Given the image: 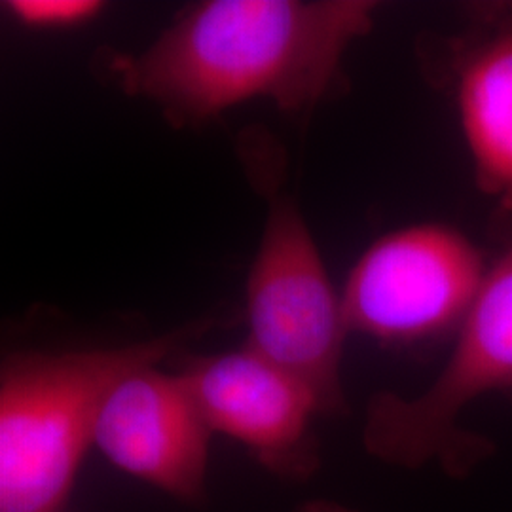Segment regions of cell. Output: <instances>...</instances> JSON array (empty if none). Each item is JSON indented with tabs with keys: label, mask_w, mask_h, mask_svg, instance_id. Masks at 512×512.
<instances>
[{
	"label": "cell",
	"mask_w": 512,
	"mask_h": 512,
	"mask_svg": "<svg viewBox=\"0 0 512 512\" xmlns=\"http://www.w3.org/2000/svg\"><path fill=\"white\" fill-rule=\"evenodd\" d=\"M488 268L473 239L450 224L389 232L349 272L342 293L349 334L401 348L454 336Z\"/></svg>",
	"instance_id": "obj_5"
},
{
	"label": "cell",
	"mask_w": 512,
	"mask_h": 512,
	"mask_svg": "<svg viewBox=\"0 0 512 512\" xmlns=\"http://www.w3.org/2000/svg\"><path fill=\"white\" fill-rule=\"evenodd\" d=\"M211 327L116 348L25 351L0 368V512H65L110 391Z\"/></svg>",
	"instance_id": "obj_2"
},
{
	"label": "cell",
	"mask_w": 512,
	"mask_h": 512,
	"mask_svg": "<svg viewBox=\"0 0 512 512\" xmlns=\"http://www.w3.org/2000/svg\"><path fill=\"white\" fill-rule=\"evenodd\" d=\"M294 512H359L351 509L348 505H342L338 501H330V499H313L302 503Z\"/></svg>",
	"instance_id": "obj_10"
},
{
	"label": "cell",
	"mask_w": 512,
	"mask_h": 512,
	"mask_svg": "<svg viewBox=\"0 0 512 512\" xmlns=\"http://www.w3.org/2000/svg\"><path fill=\"white\" fill-rule=\"evenodd\" d=\"M179 357L177 372L213 433L241 442L281 480L306 482L319 471L313 420L321 410L306 385L247 346Z\"/></svg>",
	"instance_id": "obj_6"
},
{
	"label": "cell",
	"mask_w": 512,
	"mask_h": 512,
	"mask_svg": "<svg viewBox=\"0 0 512 512\" xmlns=\"http://www.w3.org/2000/svg\"><path fill=\"white\" fill-rule=\"evenodd\" d=\"M374 14L370 0H207L145 52L110 55L105 69L177 126L251 99L306 114L342 92L344 57Z\"/></svg>",
	"instance_id": "obj_1"
},
{
	"label": "cell",
	"mask_w": 512,
	"mask_h": 512,
	"mask_svg": "<svg viewBox=\"0 0 512 512\" xmlns=\"http://www.w3.org/2000/svg\"><path fill=\"white\" fill-rule=\"evenodd\" d=\"M247 348L308 387L321 416L348 412L342 359L349 330L342 294L291 196L268 200L264 234L247 281Z\"/></svg>",
	"instance_id": "obj_4"
},
{
	"label": "cell",
	"mask_w": 512,
	"mask_h": 512,
	"mask_svg": "<svg viewBox=\"0 0 512 512\" xmlns=\"http://www.w3.org/2000/svg\"><path fill=\"white\" fill-rule=\"evenodd\" d=\"M490 395L512 403V245L488 268L433 384L416 397L384 391L370 401L366 452L403 469L435 461L463 478L494 454L490 440L459 425L471 404Z\"/></svg>",
	"instance_id": "obj_3"
},
{
	"label": "cell",
	"mask_w": 512,
	"mask_h": 512,
	"mask_svg": "<svg viewBox=\"0 0 512 512\" xmlns=\"http://www.w3.org/2000/svg\"><path fill=\"white\" fill-rule=\"evenodd\" d=\"M213 435L181 374L152 365L110 391L93 446L118 471L184 503H200Z\"/></svg>",
	"instance_id": "obj_7"
},
{
	"label": "cell",
	"mask_w": 512,
	"mask_h": 512,
	"mask_svg": "<svg viewBox=\"0 0 512 512\" xmlns=\"http://www.w3.org/2000/svg\"><path fill=\"white\" fill-rule=\"evenodd\" d=\"M450 55V90L478 188L512 213V8L473 21Z\"/></svg>",
	"instance_id": "obj_8"
},
{
	"label": "cell",
	"mask_w": 512,
	"mask_h": 512,
	"mask_svg": "<svg viewBox=\"0 0 512 512\" xmlns=\"http://www.w3.org/2000/svg\"><path fill=\"white\" fill-rule=\"evenodd\" d=\"M6 6L21 25L31 29H69L103 10L97 0H10Z\"/></svg>",
	"instance_id": "obj_9"
}]
</instances>
